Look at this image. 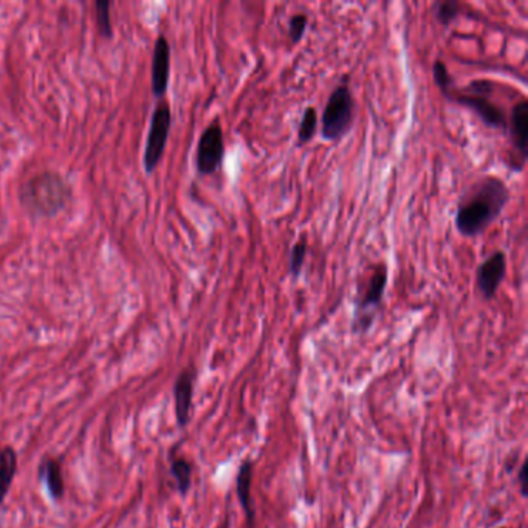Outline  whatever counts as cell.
Masks as SVG:
<instances>
[{
    "label": "cell",
    "mask_w": 528,
    "mask_h": 528,
    "mask_svg": "<svg viewBox=\"0 0 528 528\" xmlns=\"http://www.w3.org/2000/svg\"><path fill=\"white\" fill-rule=\"evenodd\" d=\"M510 202V189L501 178L485 175L463 194L456 228L463 238H478L493 225Z\"/></svg>",
    "instance_id": "cell-1"
},
{
    "label": "cell",
    "mask_w": 528,
    "mask_h": 528,
    "mask_svg": "<svg viewBox=\"0 0 528 528\" xmlns=\"http://www.w3.org/2000/svg\"><path fill=\"white\" fill-rule=\"evenodd\" d=\"M70 189L57 174H41L22 189V204L36 217H51L66 206Z\"/></svg>",
    "instance_id": "cell-2"
},
{
    "label": "cell",
    "mask_w": 528,
    "mask_h": 528,
    "mask_svg": "<svg viewBox=\"0 0 528 528\" xmlns=\"http://www.w3.org/2000/svg\"><path fill=\"white\" fill-rule=\"evenodd\" d=\"M493 82L487 79H476L470 82L463 92H454L452 89L448 95V101L458 102L460 106L471 109L488 127L505 131L507 129V118L502 109L490 100L493 93Z\"/></svg>",
    "instance_id": "cell-3"
},
{
    "label": "cell",
    "mask_w": 528,
    "mask_h": 528,
    "mask_svg": "<svg viewBox=\"0 0 528 528\" xmlns=\"http://www.w3.org/2000/svg\"><path fill=\"white\" fill-rule=\"evenodd\" d=\"M354 97L351 89L341 82L327 100L321 118V137L325 142L336 143L345 137L354 124Z\"/></svg>",
    "instance_id": "cell-4"
},
{
    "label": "cell",
    "mask_w": 528,
    "mask_h": 528,
    "mask_svg": "<svg viewBox=\"0 0 528 528\" xmlns=\"http://www.w3.org/2000/svg\"><path fill=\"white\" fill-rule=\"evenodd\" d=\"M387 278L389 275L386 264L376 265L374 273L367 280L366 290L356 300L355 320H354V332L356 333H366L374 324L376 311L385 298Z\"/></svg>",
    "instance_id": "cell-5"
},
{
    "label": "cell",
    "mask_w": 528,
    "mask_h": 528,
    "mask_svg": "<svg viewBox=\"0 0 528 528\" xmlns=\"http://www.w3.org/2000/svg\"><path fill=\"white\" fill-rule=\"evenodd\" d=\"M173 122V113L168 102L162 101L155 107L151 120L148 142L144 149V168L146 173H153L162 160L166 143H168L169 131Z\"/></svg>",
    "instance_id": "cell-6"
},
{
    "label": "cell",
    "mask_w": 528,
    "mask_h": 528,
    "mask_svg": "<svg viewBox=\"0 0 528 528\" xmlns=\"http://www.w3.org/2000/svg\"><path fill=\"white\" fill-rule=\"evenodd\" d=\"M225 158V135L222 124L214 121L205 129L198 140L195 166L200 175L217 173Z\"/></svg>",
    "instance_id": "cell-7"
},
{
    "label": "cell",
    "mask_w": 528,
    "mask_h": 528,
    "mask_svg": "<svg viewBox=\"0 0 528 528\" xmlns=\"http://www.w3.org/2000/svg\"><path fill=\"white\" fill-rule=\"evenodd\" d=\"M507 254L503 251H494L491 256H488L487 259L483 260L482 264L479 265L476 285L483 300H493L496 296L507 275Z\"/></svg>",
    "instance_id": "cell-8"
},
{
    "label": "cell",
    "mask_w": 528,
    "mask_h": 528,
    "mask_svg": "<svg viewBox=\"0 0 528 528\" xmlns=\"http://www.w3.org/2000/svg\"><path fill=\"white\" fill-rule=\"evenodd\" d=\"M527 124H528V100L523 98L521 101L514 104L510 115V121L507 127L510 129V138L512 146L516 153V169L523 171L527 162Z\"/></svg>",
    "instance_id": "cell-9"
},
{
    "label": "cell",
    "mask_w": 528,
    "mask_h": 528,
    "mask_svg": "<svg viewBox=\"0 0 528 528\" xmlns=\"http://www.w3.org/2000/svg\"><path fill=\"white\" fill-rule=\"evenodd\" d=\"M169 71H171V47L164 36H160L153 55V90L157 97H163L168 90Z\"/></svg>",
    "instance_id": "cell-10"
},
{
    "label": "cell",
    "mask_w": 528,
    "mask_h": 528,
    "mask_svg": "<svg viewBox=\"0 0 528 528\" xmlns=\"http://www.w3.org/2000/svg\"><path fill=\"white\" fill-rule=\"evenodd\" d=\"M194 394V372L191 369L182 372L174 386V398H175V416H177L178 427H186L191 418V407H193Z\"/></svg>",
    "instance_id": "cell-11"
},
{
    "label": "cell",
    "mask_w": 528,
    "mask_h": 528,
    "mask_svg": "<svg viewBox=\"0 0 528 528\" xmlns=\"http://www.w3.org/2000/svg\"><path fill=\"white\" fill-rule=\"evenodd\" d=\"M251 480H253V462L242 463L238 472V480H236V491H238V498H239L240 505L244 508L245 516L248 521L249 525L254 523V508L251 503Z\"/></svg>",
    "instance_id": "cell-12"
},
{
    "label": "cell",
    "mask_w": 528,
    "mask_h": 528,
    "mask_svg": "<svg viewBox=\"0 0 528 528\" xmlns=\"http://www.w3.org/2000/svg\"><path fill=\"white\" fill-rule=\"evenodd\" d=\"M39 478L46 485L50 494L51 499L59 501L64 494V479H62L61 465L55 459H48L42 463L41 470H39Z\"/></svg>",
    "instance_id": "cell-13"
},
{
    "label": "cell",
    "mask_w": 528,
    "mask_h": 528,
    "mask_svg": "<svg viewBox=\"0 0 528 528\" xmlns=\"http://www.w3.org/2000/svg\"><path fill=\"white\" fill-rule=\"evenodd\" d=\"M17 470V456L11 448H0V503L4 502L10 491L11 483Z\"/></svg>",
    "instance_id": "cell-14"
},
{
    "label": "cell",
    "mask_w": 528,
    "mask_h": 528,
    "mask_svg": "<svg viewBox=\"0 0 528 528\" xmlns=\"http://www.w3.org/2000/svg\"><path fill=\"white\" fill-rule=\"evenodd\" d=\"M432 11L440 26H449L462 13V4L458 0H438L432 6Z\"/></svg>",
    "instance_id": "cell-15"
},
{
    "label": "cell",
    "mask_w": 528,
    "mask_h": 528,
    "mask_svg": "<svg viewBox=\"0 0 528 528\" xmlns=\"http://www.w3.org/2000/svg\"><path fill=\"white\" fill-rule=\"evenodd\" d=\"M171 474L177 483L178 491L186 494L193 483V465L186 459H174L171 463Z\"/></svg>",
    "instance_id": "cell-16"
},
{
    "label": "cell",
    "mask_w": 528,
    "mask_h": 528,
    "mask_svg": "<svg viewBox=\"0 0 528 528\" xmlns=\"http://www.w3.org/2000/svg\"><path fill=\"white\" fill-rule=\"evenodd\" d=\"M316 129H318V113L315 107H307L302 118H301L300 131H298V140L300 144L312 142L315 137Z\"/></svg>",
    "instance_id": "cell-17"
},
{
    "label": "cell",
    "mask_w": 528,
    "mask_h": 528,
    "mask_svg": "<svg viewBox=\"0 0 528 528\" xmlns=\"http://www.w3.org/2000/svg\"><path fill=\"white\" fill-rule=\"evenodd\" d=\"M305 256H307V240L301 239L291 247L289 259V271L293 280H298L304 269Z\"/></svg>",
    "instance_id": "cell-18"
},
{
    "label": "cell",
    "mask_w": 528,
    "mask_h": 528,
    "mask_svg": "<svg viewBox=\"0 0 528 528\" xmlns=\"http://www.w3.org/2000/svg\"><path fill=\"white\" fill-rule=\"evenodd\" d=\"M432 73H434V82H436L438 90L442 92L443 97L447 98L451 92L452 89V78L448 71V67L442 59H437L434 62V67H432Z\"/></svg>",
    "instance_id": "cell-19"
},
{
    "label": "cell",
    "mask_w": 528,
    "mask_h": 528,
    "mask_svg": "<svg viewBox=\"0 0 528 528\" xmlns=\"http://www.w3.org/2000/svg\"><path fill=\"white\" fill-rule=\"evenodd\" d=\"M309 26V16L295 15L290 17L289 21V37L293 44H300L304 37L305 31Z\"/></svg>",
    "instance_id": "cell-20"
},
{
    "label": "cell",
    "mask_w": 528,
    "mask_h": 528,
    "mask_svg": "<svg viewBox=\"0 0 528 528\" xmlns=\"http://www.w3.org/2000/svg\"><path fill=\"white\" fill-rule=\"evenodd\" d=\"M98 26L102 36H112V21H111V2H97Z\"/></svg>",
    "instance_id": "cell-21"
},
{
    "label": "cell",
    "mask_w": 528,
    "mask_h": 528,
    "mask_svg": "<svg viewBox=\"0 0 528 528\" xmlns=\"http://www.w3.org/2000/svg\"><path fill=\"white\" fill-rule=\"evenodd\" d=\"M527 470H528V463L523 462V465H521V470H519V483H521V494H523V498H527L528 494Z\"/></svg>",
    "instance_id": "cell-22"
},
{
    "label": "cell",
    "mask_w": 528,
    "mask_h": 528,
    "mask_svg": "<svg viewBox=\"0 0 528 528\" xmlns=\"http://www.w3.org/2000/svg\"><path fill=\"white\" fill-rule=\"evenodd\" d=\"M218 528H228V523H225L224 525H220Z\"/></svg>",
    "instance_id": "cell-23"
}]
</instances>
